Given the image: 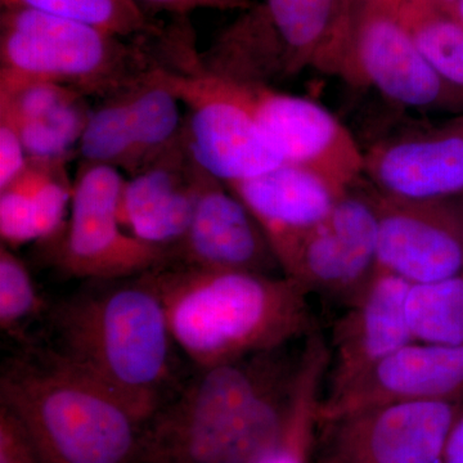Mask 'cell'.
I'll return each instance as SVG.
<instances>
[{"mask_svg":"<svg viewBox=\"0 0 463 463\" xmlns=\"http://www.w3.org/2000/svg\"><path fill=\"white\" fill-rule=\"evenodd\" d=\"M145 277L163 301L176 346L199 368L288 346L316 331L310 295L285 274L166 264Z\"/></svg>","mask_w":463,"mask_h":463,"instance_id":"1","label":"cell"},{"mask_svg":"<svg viewBox=\"0 0 463 463\" xmlns=\"http://www.w3.org/2000/svg\"><path fill=\"white\" fill-rule=\"evenodd\" d=\"M93 282L53 310L56 352L148 425L174 397L175 385L178 346L163 301L145 274Z\"/></svg>","mask_w":463,"mask_h":463,"instance_id":"2","label":"cell"},{"mask_svg":"<svg viewBox=\"0 0 463 463\" xmlns=\"http://www.w3.org/2000/svg\"><path fill=\"white\" fill-rule=\"evenodd\" d=\"M297 373L274 383L255 356L200 368L148 423L138 463L259 461L281 434Z\"/></svg>","mask_w":463,"mask_h":463,"instance_id":"3","label":"cell"},{"mask_svg":"<svg viewBox=\"0 0 463 463\" xmlns=\"http://www.w3.org/2000/svg\"><path fill=\"white\" fill-rule=\"evenodd\" d=\"M0 405L25 425L45 463H138L147 423L56 350L9 359Z\"/></svg>","mask_w":463,"mask_h":463,"instance_id":"4","label":"cell"},{"mask_svg":"<svg viewBox=\"0 0 463 463\" xmlns=\"http://www.w3.org/2000/svg\"><path fill=\"white\" fill-rule=\"evenodd\" d=\"M156 63L155 35L124 39L33 9L3 8L0 14V94L44 81L99 100Z\"/></svg>","mask_w":463,"mask_h":463,"instance_id":"5","label":"cell"},{"mask_svg":"<svg viewBox=\"0 0 463 463\" xmlns=\"http://www.w3.org/2000/svg\"><path fill=\"white\" fill-rule=\"evenodd\" d=\"M356 9L347 0H263L225 27L200 63L252 87L286 83L313 69L339 74Z\"/></svg>","mask_w":463,"mask_h":463,"instance_id":"6","label":"cell"},{"mask_svg":"<svg viewBox=\"0 0 463 463\" xmlns=\"http://www.w3.org/2000/svg\"><path fill=\"white\" fill-rule=\"evenodd\" d=\"M157 78L184 109V141L207 173L224 183L242 181L283 163L259 127L242 85L206 71L194 30L165 48L157 45Z\"/></svg>","mask_w":463,"mask_h":463,"instance_id":"7","label":"cell"},{"mask_svg":"<svg viewBox=\"0 0 463 463\" xmlns=\"http://www.w3.org/2000/svg\"><path fill=\"white\" fill-rule=\"evenodd\" d=\"M120 170L80 163L65 225L51 240V257L67 276L90 281L133 279L170 263V250L148 245L121 224Z\"/></svg>","mask_w":463,"mask_h":463,"instance_id":"8","label":"cell"},{"mask_svg":"<svg viewBox=\"0 0 463 463\" xmlns=\"http://www.w3.org/2000/svg\"><path fill=\"white\" fill-rule=\"evenodd\" d=\"M398 14L358 5L337 75L349 83L374 88L401 108L462 114L463 88L429 65Z\"/></svg>","mask_w":463,"mask_h":463,"instance_id":"9","label":"cell"},{"mask_svg":"<svg viewBox=\"0 0 463 463\" xmlns=\"http://www.w3.org/2000/svg\"><path fill=\"white\" fill-rule=\"evenodd\" d=\"M279 263L310 297L350 306L379 270L376 214L364 178L327 219L298 237Z\"/></svg>","mask_w":463,"mask_h":463,"instance_id":"10","label":"cell"},{"mask_svg":"<svg viewBox=\"0 0 463 463\" xmlns=\"http://www.w3.org/2000/svg\"><path fill=\"white\" fill-rule=\"evenodd\" d=\"M364 183L376 214L379 269L408 283L463 273V197L412 199Z\"/></svg>","mask_w":463,"mask_h":463,"instance_id":"11","label":"cell"},{"mask_svg":"<svg viewBox=\"0 0 463 463\" xmlns=\"http://www.w3.org/2000/svg\"><path fill=\"white\" fill-rule=\"evenodd\" d=\"M463 402L379 405L323 425L321 463H441Z\"/></svg>","mask_w":463,"mask_h":463,"instance_id":"12","label":"cell"},{"mask_svg":"<svg viewBox=\"0 0 463 463\" xmlns=\"http://www.w3.org/2000/svg\"><path fill=\"white\" fill-rule=\"evenodd\" d=\"M242 87L261 132L283 163L307 167L347 190L364 178V149L330 109L276 88Z\"/></svg>","mask_w":463,"mask_h":463,"instance_id":"13","label":"cell"},{"mask_svg":"<svg viewBox=\"0 0 463 463\" xmlns=\"http://www.w3.org/2000/svg\"><path fill=\"white\" fill-rule=\"evenodd\" d=\"M364 176L394 196L463 197V112L381 137L364 149Z\"/></svg>","mask_w":463,"mask_h":463,"instance_id":"14","label":"cell"},{"mask_svg":"<svg viewBox=\"0 0 463 463\" xmlns=\"http://www.w3.org/2000/svg\"><path fill=\"white\" fill-rule=\"evenodd\" d=\"M403 402H463V345L412 341L402 346L340 392L325 395L322 426Z\"/></svg>","mask_w":463,"mask_h":463,"instance_id":"15","label":"cell"},{"mask_svg":"<svg viewBox=\"0 0 463 463\" xmlns=\"http://www.w3.org/2000/svg\"><path fill=\"white\" fill-rule=\"evenodd\" d=\"M170 254L169 264L194 269L283 274L267 234L249 207L210 173L191 223Z\"/></svg>","mask_w":463,"mask_h":463,"instance_id":"16","label":"cell"},{"mask_svg":"<svg viewBox=\"0 0 463 463\" xmlns=\"http://www.w3.org/2000/svg\"><path fill=\"white\" fill-rule=\"evenodd\" d=\"M410 283L377 270L364 291L335 323L326 394L340 392L383 358L412 343L405 298Z\"/></svg>","mask_w":463,"mask_h":463,"instance_id":"17","label":"cell"},{"mask_svg":"<svg viewBox=\"0 0 463 463\" xmlns=\"http://www.w3.org/2000/svg\"><path fill=\"white\" fill-rule=\"evenodd\" d=\"M206 175L182 136L163 155L125 179L121 224L136 239L172 250L191 223Z\"/></svg>","mask_w":463,"mask_h":463,"instance_id":"18","label":"cell"},{"mask_svg":"<svg viewBox=\"0 0 463 463\" xmlns=\"http://www.w3.org/2000/svg\"><path fill=\"white\" fill-rule=\"evenodd\" d=\"M227 185L263 228L277 260L298 237L327 219L350 190L289 163Z\"/></svg>","mask_w":463,"mask_h":463,"instance_id":"19","label":"cell"},{"mask_svg":"<svg viewBox=\"0 0 463 463\" xmlns=\"http://www.w3.org/2000/svg\"><path fill=\"white\" fill-rule=\"evenodd\" d=\"M69 161H33L0 190V239L14 250L33 241L50 242L65 225L71 206Z\"/></svg>","mask_w":463,"mask_h":463,"instance_id":"20","label":"cell"},{"mask_svg":"<svg viewBox=\"0 0 463 463\" xmlns=\"http://www.w3.org/2000/svg\"><path fill=\"white\" fill-rule=\"evenodd\" d=\"M330 367V346L319 332L306 339L292 385L288 413L276 443L255 463H313L326 380Z\"/></svg>","mask_w":463,"mask_h":463,"instance_id":"21","label":"cell"},{"mask_svg":"<svg viewBox=\"0 0 463 463\" xmlns=\"http://www.w3.org/2000/svg\"><path fill=\"white\" fill-rule=\"evenodd\" d=\"M154 69L123 90L141 169L175 145L184 130L181 100Z\"/></svg>","mask_w":463,"mask_h":463,"instance_id":"22","label":"cell"},{"mask_svg":"<svg viewBox=\"0 0 463 463\" xmlns=\"http://www.w3.org/2000/svg\"><path fill=\"white\" fill-rule=\"evenodd\" d=\"M398 14L429 65L463 88V26L455 9L434 0H403Z\"/></svg>","mask_w":463,"mask_h":463,"instance_id":"23","label":"cell"},{"mask_svg":"<svg viewBox=\"0 0 463 463\" xmlns=\"http://www.w3.org/2000/svg\"><path fill=\"white\" fill-rule=\"evenodd\" d=\"M405 318L416 343L463 345V273L438 281L410 283Z\"/></svg>","mask_w":463,"mask_h":463,"instance_id":"24","label":"cell"},{"mask_svg":"<svg viewBox=\"0 0 463 463\" xmlns=\"http://www.w3.org/2000/svg\"><path fill=\"white\" fill-rule=\"evenodd\" d=\"M2 8H24L96 27L124 39L160 33L164 24L148 16L136 0H0Z\"/></svg>","mask_w":463,"mask_h":463,"instance_id":"25","label":"cell"},{"mask_svg":"<svg viewBox=\"0 0 463 463\" xmlns=\"http://www.w3.org/2000/svg\"><path fill=\"white\" fill-rule=\"evenodd\" d=\"M78 155L81 163L115 167L129 176L141 170L123 90L99 99L91 109Z\"/></svg>","mask_w":463,"mask_h":463,"instance_id":"26","label":"cell"},{"mask_svg":"<svg viewBox=\"0 0 463 463\" xmlns=\"http://www.w3.org/2000/svg\"><path fill=\"white\" fill-rule=\"evenodd\" d=\"M91 109L88 97L78 96L42 118L12 125L20 134L30 160L70 161L78 154Z\"/></svg>","mask_w":463,"mask_h":463,"instance_id":"27","label":"cell"},{"mask_svg":"<svg viewBox=\"0 0 463 463\" xmlns=\"http://www.w3.org/2000/svg\"><path fill=\"white\" fill-rule=\"evenodd\" d=\"M44 301L25 263L14 250L0 246V328L16 335L29 319L41 315Z\"/></svg>","mask_w":463,"mask_h":463,"instance_id":"28","label":"cell"},{"mask_svg":"<svg viewBox=\"0 0 463 463\" xmlns=\"http://www.w3.org/2000/svg\"><path fill=\"white\" fill-rule=\"evenodd\" d=\"M0 463H45L25 425L0 405Z\"/></svg>","mask_w":463,"mask_h":463,"instance_id":"29","label":"cell"},{"mask_svg":"<svg viewBox=\"0 0 463 463\" xmlns=\"http://www.w3.org/2000/svg\"><path fill=\"white\" fill-rule=\"evenodd\" d=\"M29 164L16 128L0 118V190L25 172Z\"/></svg>","mask_w":463,"mask_h":463,"instance_id":"30","label":"cell"},{"mask_svg":"<svg viewBox=\"0 0 463 463\" xmlns=\"http://www.w3.org/2000/svg\"><path fill=\"white\" fill-rule=\"evenodd\" d=\"M146 12H166L175 17H187L197 9L215 11H246L254 5L252 0H136Z\"/></svg>","mask_w":463,"mask_h":463,"instance_id":"31","label":"cell"},{"mask_svg":"<svg viewBox=\"0 0 463 463\" xmlns=\"http://www.w3.org/2000/svg\"><path fill=\"white\" fill-rule=\"evenodd\" d=\"M441 463H463V413L450 432Z\"/></svg>","mask_w":463,"mask_h":463,"instance_id":"32","label":"cell"},{"mask_svg":"<svg viewBox=\"0 0 463 463\" xmlns=\"http://www.w3.org/2000/svg\"><path fill=\"white\" fill-rule=\"evenodd\" d=\"M403 0H359V5H370V7L388 9V11L399 12Z\"/></svg>","mask_w":463,"mask_h":463,"instance_id":"33","label":"cell"},{"mask_svg":"<svg viewBox=\"0 0 463 463\" xmlns=\"http://www.w3.org/2000/svg\"><path fill=\"white\" fill-rule=\"evenodd\" d=\"M455 14L463 26V0H458L455 7Z\"/></svg>","mask_w":463,"mask_h":463,"instance_id":"34","label":"cell"},{"mask_svg":"<svg viewBox=\"0 0 463 463\" xmlns=\"http://www.w3.org/2000/svg\"><path fill=\"white\" fill-rule=\"evenodd\" d=\"M434 2L438 3V5H443V7L455 9L458 0H434Z\"/></svg>","mask_w":463,"mask_h":463,"instance_id":"35","label":"cell"},{"mask_svg":"<svg viewBox=\"0 0 463 463\" xmlns=\"http://www.w3.org/2000/svg\"><path fill=\"white\" fill-rule=\"evenodd\" d=\"M349 2V5H352V7H354L355 9L358 8L359 0H347Z\"/></svg>","mask_w":463,"mask_h":463,"instance_id":"36","label":"cell"}]
</instances>
